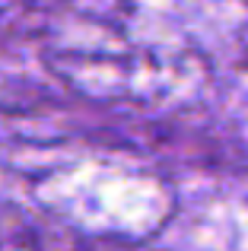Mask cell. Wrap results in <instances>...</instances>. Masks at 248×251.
Masks as SVG:
<instances>
[{
    "instance_id": "obj_1",
    "label": "cell",
    "mask_w": 248,
    "mask_h": 251,
    "mask_svg": "<svg viewBox=\"0 0 248 251\" xmlns=\"http://www.w3.org/2000/svg\"><path fill=\"white\" fill-rule=\"evenodd\" d=\"M45 64L70 92L96 102L159 108L200 96L207 64L198 51L169 35L130 29L127 23L83 19L64 13L45 35Z\"/></svg>"
},
{
    "instance_id": "obj_2",
    "label": "cell",
    "mask_w": 248,
    "mask_h": 251,
    "mask_svg": "<svg viewBox=\"0 0 248 251\" xmlns=\"http://www.w3.org/2000/svg\"><path fill=\"white\" fill-rule=\"evenodd\" d=\"M38 210L76 235L147 242L175 213V191L156 169L108 150L61 156L32 178Z\"/></svg>"
},
{
    "instance_id": "obj_3",
    "label": "cell",
    "mask_w": 248,
    "mask_h": 251,
    "mask_svg": "<svg viewBox=\"0 0 248 251\" xmlns=\"http://www.w3.org/2000/svg\"><path fill=\"white\" fill-rule=\"evenodd\" d=\"M64 10V0H0V48L45 38Z\"/></svg>"
},
{
    "instance_id": "obj_4",
    "label": "cell",
    "mask_w": 248,
    "mask_h": 251,
    "mask_svg": "<svg viewBox=\"0 0 248 251\" xmlns=\"http://www.w3.org/2000/svg\"><path fill=\"white\" fill-rule=\"evenodd\" d=\"M242 74H245V80H248V32H245V38H242Z\"/></svg>"
}]
</instances>
